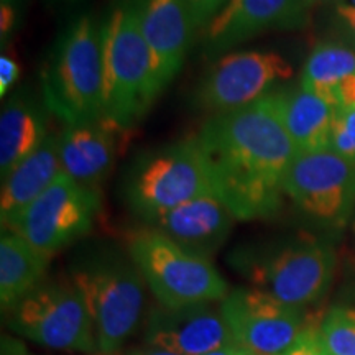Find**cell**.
I'll return each mask as SVG.
<instances>
[{
  "mask_svg": "<svg viewBox=\"0 0 355 355\" xmlns=\"http://www.w3.org/2000/svg\"><path fill=\"white\" fill-rule=\"evenodd\" d=\"M194 140L209 168L216 194L239 220L278 214L298 148L283 122L277 91L247 107L212 115Z\"/></svg>",
  "mask_w": 355,
  "mask_h": 355,
  "instance_id": "obj_1",
  "label": "cell"
},
{
  "mask_svg": "<svg viewBox=\"0 0 355 355\" xmlns=\"http://www.w3.org/2000/svg\"><path fill=\"white\" fill-rule=\"evenodd\" d=\"M104 102L102 117L130 130L157 97L153 55L144 37L139 0H117L102 21Z\"/></svg>",
  "mask_w": 355,
  "mask_h": 355,
  "instance_id": "obj_2",
  "label": "cell"
},
{
  "mask_svg": "<svg viewBox=\"0 0 355 355\" xmlns=\"http://www.w3.org/2000/svg\"><path fill=\"white\" fill-rule=\"evenodd\" d=\"M42 96L48 112L66 125L102 117V21L91 13L76 17L56 38L42 71Z\"/></svg>",
  "mask_w": 355,
  "mask_h": 355,
  "instance_id": "obj_3",
  "label": "cell"
},
{
  "mask_svg": "<svg viewBox=\"0 0 355 355\" xmlns=\"http://www.w3.org/2000/svg\"><path fill=\"white\" fill-rule=\"evenodd\" d=\"M71 282L83 293L94 322L97 349L112 355L139 326L144 313L145 279L130 254L97 247L79 257Z\"/></svg>",
  "mask_w": 355,
  "mask_h": 355,
  "instance_id": "obj_4",
  "label": "cell"
},
{
  "mask_svg": "<svg viewBox=\"0 0 355 355\" xmlns=\"http://www.w3.org/2000/svg\"><path fill=\"white\" fill-rule=\"evenodd\" d=\"M230 263L252 288L285 304L308 308L331 288L337 257L329 243L296 239L241 247L230 257Z\"/></svg>",
  "mask_w": 355,
  "mask_h": 355,
  "instance_id": "obj_5",
  "label": "cell"
},
{
  "mask_svg": "<svg viewBox=\"0 0 355 355\" xmlns=\"http://www.w3.org/2000/svg\"><path fill=\"white\" fill-rule=\"evenodd\" d=\"M123 194L130 209L145 220L193 199L212 196L216 188L193 137L141 153L128 168Z\"/></svg>",
  "mask_w": 355,
  "mask_h": 355,
  "instance_id": "obj_6",
  "label": "cell"
},
{
  "mask_svg": "<svg viewBox=\"0 0 355 355\" xmlns=\"http://www.w3.org/2000/svg\"><path fill=\"white\" fill-rule=\"evenodd\" d=\"M127 250L159 304L183 308L229 295L227 282L209 259L191 254L146 225L132 234Z\"/></svg>",
  "mask_w": 355,
  "mask_h": 355,
  "instance_id": "obj_7",
  "label": "cell"
},
{
  "mask_svg": "<svg viewBox=\"0 0 355 355\" xmlns=\"http://www.w3.org/2000/svg\"><path fill=\"white\" fill-rule=\"evenodd\" d=\"M6 314L13 332L43 347L99 352L86 300L71 279L43 282Z\"/></svg>",
  "mask_w": 355,
  "mask_h": 355,
  "instance_id": "obj_8",
  "label": "cell"
},
{
  "mask_svg": "<svg viewBox=\"0 0 355 355\" xmlns=\"http://www.w3.org/2000/svg\"><path fill=\"white\" fill-rule=\"evenodd\" d=\"M101 207L99 189L78 183L63 171L7 230L53 257L92 229Z\"/></svg>",
  "mask_w": 355,
  "mask_h": 355,
  "instance_id": "obj_9",
  "label": "cell"
},
{
  "mask_svg": "<svg viewBox=\"0 0 355 355\" xmlns=\"http://www.w3.org/2000/svg\"><path fill=\"white\" fill-rule=\"evenodd\" d=\"M285 196L319 227H344L355 212V166L329 148L298 153L286 175Z\"/></svg>",
  "mask_w": 355,
  "mask_h": 355,
  "instance_id": "obj_10",
  "label": "cell"
},
{
  "mask_svg": "<svg viewBox=\"0 0 355 355\" xmlns=\"http://www.w3.org/2000/svg\"><path fill=\"white\" fill-rule=\"evenodd\" d=\"M234 343L250 355H285L309 331L306 308L272 298L257 288H237L220 301Z\"/></svg>",
  "mask_w": 355,
  "mask_h": 355,
  "instance_id": "obj_11",
  "label": "cell"
},
{
  "mask_svg": "<svg viewBox=\"0 0 355 355\" xmlns=\"http://www.w3.org/2000/svg\"><path fill=\"white\" fill-rule=\"evenodd\" d=\"M293 78V66L277 51H230L204 74L196 102L216 114L247 107Z\"/></svg>",
  "mask_w": 355,
  "mask_h": 355,
  "instance_id": "obj_12",
  "label": "cell"
},
{
  "mask_svg": "<svg viewBox=\"0 0 355 355\" xmlns=\"http://www.w3.org/2000/svg\"><path fill=\"white\" fill-rule=\"evenodd\" d=\"M308 7V0H229L204 28V51L222 56L265 32L300 28Z\"/></svg>",
  "mask_w": 355,
  "mask_h": 355,
  "instance_id": "obj_13",
  "label": "cell"
},
{
  "mask_svg": "<svg viewBox=\"0 0 355 355\" xmlns=\"http://www.w3.org/2000/svg\"><path fill=\"white\" fill-rule=\"evenodd\" d=\"M145 343L148 347L178 355H206L234 343L225 319L212 303L168 308L159 304L146 319Z\"/></svg>",
  "mask_w": 355,
  "mask_h": 355,
  "instance_id": "obj_14",
  "label": "cell"
},
{
  "mask_svg": "<svg viewBox=\"0 0 355 355\" xmlns=\"http://www.w3.org/2000/svg\"><path fill=\"white\" fill-rule=\"evenodd\" d=\"M235 220L234 212L219 196H204L141 220L191 254L209 259L227 242Z\"/></svg>",
  "mask_w": 355,
  "mask_h": 355,
  "instance_id": "obj_15",
  "label": "cell"
},
{
  "mask_svg": "<svg viewBox=\"0 0 355 355\" xmlns=\"http://www.w3.org/2000/svg\"><path fill=\"white\" fill-rule=\"evenodd\" d=\"M144 37L153 55L159 92L183 68L196 32L186 0H139Z\"/></svg>",
  "mask_w": 355,
  "mask_h": 355,
  "instance_id": "obj_16",
  "label": "cell"
},
{
  "mask_svg": "<svg viewBox=\"0 0 355 355\" xmlns=\"http://www.w3.org/2000/svg\"><path fill=\"white\" fill-rule=\"evenodd\" d=\"M127 130L104 117L94 122L66 125L58 135L61 166L66 175L89 188L104 183L121 152Z\"/></svg>",
  "mask_w": 355,
  "mask_h": 355,
  "instance_id": "obj_17",
  "label": "cell"
},
{
  "mask_svg": "<svg viewBox=\"0 0 355 355\" xmlns=\"http://www.w3.org/2000/svg\"><path fill=\"white\" fill-rule=\"evenodd\" d=\"M63 173L58 148V135H48L37 152L26 157L2 178L0 189V222L10 229L26 207L42 196Z\"/></svg>",
  "mask_w": 355,
  "mask_h": 355,
  "instance_id": "obj_18",
  "label": "cell"
},
{
  "mask_svg": "<svg viewBox=\"0 0 355 355\" xmlns=\"http://www.w3.org/2000/svg\"><path fill=\"white\" fill-rule=\"evenodd\" d=\"M46 105L26 91H19L7 101L0 114V175L37 152L48 139Z\"/></svg>",
  "mask_w": 355,
  "mask_h": 355,
  "instance_id": "obj_19",
  "label": "cell"
},
{
  "mask_svg": "<svg viewBox=\"0 0 355 355\" xmlns=\"http://www.w3.org/2000/svg\"><path fill=\"white\" fill-rule=\"evenodd\" d=\"M285 127L298 153L321 152L331 145L336 109L329 102L300 87L277 91Z\"/></svg>",
  "mask_w": 355,
  "mask_h": 355,
  "instance_id": "obj_20",
  "label": "cell"
},
{
  "mask_svg": "<svg viewBox=\"0 0 355 355\" xmlns=\"http://www.w3.org/2000/svg\"><path fill=\"white\" fill-rule=\"evenodd\" d=\"M51 257L20 235L3 230L0 237V304L7 313L44 282Z\"/></svg>",
  "mask_w": 355,
  "mask_h": 355,
  "instance_id": "obj_21",
  "label": "cell"
},
{
  "mask_svg": "<svg viewBox=\"0 0 355 355\" xmlns=\"http://www.w3.org/2000/svg\"><path fill=\"white\" fill-rule=\"evenodd\" d=\"M355 74V50L340 43H319L306 60L301 86L339 109L337 86Z\"/></svg>",
  "mask_w": 355,
  "mask_h": 355,
  "instance_id": "obj_22",
  "label": "cell"
},
{
  "mask_svg": "<svg viewBox=\"0 0 355 355\" xmlns=\"http://www.w3.org/2000/svg\"><path fill=\"white\" fill-rule=\"evenodd\" d=\"M319 332L331 355H355V308H331L324 314Z\"/></svg>",
  "mask_w": 355,
  "mask_h": 355,
  "instance_id": "obj_23",
  "label": "cell"
},
{
  "mask_svg": "<svg viewBox=\"0 0 355 355\" xmlns=\"http://www.w3.org/2000/svg\"><path fill=\"white\" fill-rule=\"evenodd\" d=\"M329 150L355 166V107H340L336 110Z\"/></svg>",
  "mask_w": 355,
  "mask_h": 355,
  "instance_id": "obj_24",
  "label": "cell"
},
{
  "mask_svg": "<svg viewBox=\"0 0 355 355\" xmlns=\"http://www.w3.org/2000/svg\"><path fill=\"white\" fill-rule=\"evenodd\" d=\"M229 0H186L196 30L206 28Z\"/></svg>",
  "mask_w": 355,
  "mask_h": 355,
  "instance_id": "obj_25",
  "label": "cell"
},
{
  "mask_svg": "<svg viewBox=\"0 0 355 355\" xmlns=\"http://www.w3.org/2000/svg\"><path fill=\"white\" fill-rule=\"evenodd\" d=\"M285 355H331L321 339L319 327H311Z\"/></svg>",
  "mask_w": 355,
  "mask_h": 355,
  "instance_id": "obj_26",
  "label": "cell"
},
{
  "mask_svg": "<svg viewBox=\"0 0 355 355\" xmlns=\"http://www.w3.org/2000/svg\"><path fill=\"white\" fill-rule=\"evenodd\" d=\"M20 6L17 3L0 2V42L2 46H6L7 42H10L13 32L20 20Z\"/></svg>",
  "mask_w": 355,
  "mask_h": 355,
  "instance_id": "obj_27",
  "label": "cell"
},
{
  "mask_svg": "<svg viewBox=\"0 0 355 355\" xmlns=\"http://www.w3.org/2000/svg\"><path fill=\"white\" fill-rule=\"evenodd\" d=\"M334 21L337 28L355 44V6L337 3L334 8Z\"/></svg>",
  "mask_w": 355,
  "mask_h": 355,
  "instance_id": "obj_28",
  "label": "cell"
},
{
  "mask_svg": "<svg viewBox=\"0 0 355 355\" xmlns=\"http://www.w3.org/2000/svg\"><path fill=\"white\" fill-rule=\"evenodd\" d=\"M20 78V66L13 60L12 56H8L3 53L0 56V96L6 97L7 92L10 91L13 84L17 83V79Z\"/></svg>",
  "mask_w": 355,
  "mask_h": 355,
  "instance_id": "obj_29",
  "label": "cell"
},
{
  "mask_svg": "<svg viewBox=\"0 0 355 355\" xmlns=\"http://www.w3.org/2000/svg\"><path fill=\"white\" fill-rule=\"evenodd\" d=\"M206 355H250V354H248L245 349H242L237 343H230L227 345H224V347L212 350V352Z\"/></svg>",
  "mask_w": 355,
  "mask_h": 355,
  "instance_id": "obj_30",
  "label": "cell"
},
{
  "mask_svg": "<svg viewBox=\"0 0 355 355\" xmlns=\"http://www.w3.org/2000/svg\"><path fill=\"white\" fill-rule=\"evenodd\" d=\"M130 355H178V354H173L170 350H163V349H157V347H148L145 350H137V352H133Z\"/></svg>",
  "mask_w": 355,
  "mask_h": 355,
  "instance_id": "obj_31",
  "label": "cell"
},
{
  "mask_svg": "<svg viewBox=\"0 0 355 355\" xmlns=\"http://www.w3.org/2000/svg\"><path fill=\"white\" fill-rule=\"evenodd\" d=\"M0 2H7V3H17V6H20L21 0H0Z\"/></svg>",
  "mask_w": 355,
  "mask_h": 355,
  "instance_id": "obj_32",
  "label": "cell"
},
{
  "mask_svg": "<svg viewBox=\"0 0 355 355\" xmlns=\"http://www.w3.org/2000/svg\"><path fill=\"white\" fill-rule=\"evenodd\" d=\"M318 2H326V0H308L309 6H311V3H318Z\"/></svg>",
  "mask_w": 355,
  "mask_h": 355,
  "instance_id": "obj_33",
  "label": "cell"
}]
</instances>
